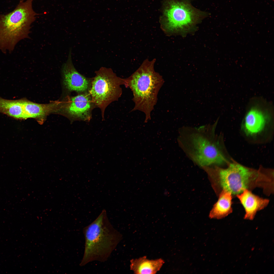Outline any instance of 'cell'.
I'll return each instance as SVG.
<instances>
[{"label":"cell","mask_w":274,"mask_h":274,"mask_svg":"<svg viewBox=\"0 0 274 274\" xmlns=\"http://www.w3.org/2000/svg\"><path fill=\"white\" fill-rule=\"evenodd\" d=\"M125 85L132 91L135 105L132 111L139 110L145 114V123L151 119V114L158 100V95L164 81L152 70L141 69L125 79Z\"/></svg>","instance_id":"obj_5"},{"label":"cell","mask_w":274,"mask_h":274,"mask_svg":"<svg viewBox=\"0 0 274 274\" xmlns=\"http://www.w3.org/2000/svg\"><path fill=\"white\" fill-rule=\"evenodd\" d=\"M268 119V115L262 109L256 106L251 107L244 118L243 129L245 133L250 136L259 133L264 129Z\"/></svg>","instance_id":"obj_10"},{"label":"cell","mask_w":274,"mask_h":274,"mask_svg":"<svg viewBox=\"0 0 274 274\" xmlns=\"http://www.w3.org/2000/svg\"><path fill=\"white\" fill-rule=\"evenodd\" d=\"M237 197L245 209V219L253 220L257 212L265 208L269 200L253 194L250 190H245Z\"/></svg>","instance_id":"obj_11"},{"label":"cell","mask_w":274,"mask_h":274,"mask_svg":"<svg viewBox=\"0 0 274 274\" xmlns=\"http://www.w3.org/2000/svg\"><path fill=\"white\" fill-rule=\"evenodd\" d=\"M23 103L27 118L44 116L49 112L51 107L50 105L40 104L24 100Z\"/></svg>","instance_id":"obj_15"},{"label":"cell","mask_w":274,"mask_h":274,"mask_svg":"<svg viewBox=\"0 0 274 274\" xmlns=\"http://www.w3.org/2000/svg\"><path fill=\"white\" fill-rule=\"evenodd\" d=\"M33 0L20 2L12 11L0 14V50L12 52L20 41L28 38L31 26L37 13L32 6Z\"/></svg>","instance_id":"obj_4"},{"label":"cell","mask_w":274,"mask_h":274,"mask_svg":"<svg viewBox=\"0 0 274 274\" xmlns=\"http://www.w3.org/2000/svg\"><path fill=\"white\" fill-rule=\"evenodd\" d=\"M83 233L85 245L81 266L93 261H106L122 239L121 234L110 221L105 209L83 228Z\"/></svg>","instance_id":"obj_2"},{"label":"cell","mask_w":274,"mask_h":274,"mask_svg":"<svg viewBox=\"0 0 274 274\" xmlns=\"http://www.w3.org/2000/svg\"><path fill=\"white\" fill-rule=\"evenodd\" d=\"M70 51L67 60L62 67L64 84L70 91L80 93L89 92L92 79L85 77L76 70L73 63Z\"/></svg>","instance_id":"obj_8"},{"label":"cell","mask_w":274,"mask_h":274,"mask_svg":"<svg viewBox=\"0 0 274 274\" xmlns=\"http://www.w3.org/2000/svg\"><path fill=\"white\" fill-rule=\"evenodd\" d=\"M207 172L215 179L222 191L228 192L232 195H237L245 189L250 190L256 187L268 190L273 183L271 174L249 168L236 162L230 163L226 168L217 166L209 167Z\"/></svg>","instance_id":"obj_3"},{"label":"cell","mask_w":274,"mask_h":274,"mask_svg":"<svg viewBox=\"0 0 274 274\" xmlns=\"http://www.w3.org/2000/svg\"><path fill=\"white\" fill-rule=\"evenodd\" d=\"M191 0H164L162 19L168 30H183L194 26L208 15L193 6Z\"/></svg>","instance_id":"obj_7"},{"label":"cell","mask_w":274,"mask_h":274,"mask_svg":"<svg viewBox=\"0 0 274 274\" xmlns=\"http://www.w3.org/2000/svg\"><path fill=\"white\" fill-rule=\"evenodd\" d=\"M89 92L95 106L100 109L104 120L107 107L121 97V86L125 85V80L118 77L111 68L105 67L96 71Z\"/></svg>","instance_id":"obj_6"},{"label":"cell","mask_w":274,"mask_h":274,"mask_svg":"<svg viewBox=\"0 0 274 274\" xmlns=\"http://www.w3.org/2000/svg\"><path fill=\"white\" fill-rule=\"evenodd\" d=\"M0 113L16 118H26L22 100H10L0 97Z\"/></svg>","instance_id":"obj_14"},{"label":"cell","mask_w":274,"mask_h":274,"mask_svg":"<svg viewBox=\"0 0 274 274\" xmlns=\"http://www.w3.org/2000/svg\"><path fill=\"white\" fill-rule=\"evenodd\" d=\"M25 0H20V2H22L24 1Z\"/></svg>","instance_id":"obj_16"},{"label":"cell","mask_w":274,"mask_h":274,"mask_svg":"<svg viewBox=\"0 0 274 274\" xmlns=\"http://www.w3.org/2000/svg\"><path fill=\"white\" fill-rule=\"evenodd\" d=\"M232 195L228 192L225 191H221L218 201L210 212V218L220 219L232 212Z\"/></svg>","instance_id":"obj_13"},{"label":"cell","mask_w":274,"mask_h":274,"mask_svg":"<svg viewBox=\"0 0 274 274\" xmlns=\"http://www.w3.org/2000/svg\"><path fill=\"white\" fill-rule=\"evenodd\" d=\"M130 269L135 274H156L164 263L161 258L149 260L146 256L130 261Z\"/></svg>","instance_id":"obj_12"},{"label":"cell","mask_w":274,"mask_h":274,"mask_svg":"<svg viewBox=\"0 0 274 274\" xmlns=\"http://www.w3.org/2000/svg\"><path fill=\"white\" fill-rule=\"evenodd\" d=\"M217 121L198 127L179 129V146L193 162L202 168L227 162L221 136L215 132Z\"/></svg>","instance_id":"obj_1"},{"label":"cell","mask_w":274,"mask_h":274,"mask_svg":"<svg viewBox=\"0 0 274 274\" xmlns=\"http://www.w3.org/2000/svg\"><path fill=\"white\" fill-rule=\"evenodd\" d=\"M95 106L89 92H87L71 98L66 110L75 119L89 122L92 118V111Z\"/></svg>","instance_id":"obj_9"}]
</instances>
